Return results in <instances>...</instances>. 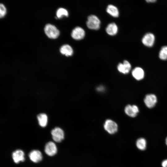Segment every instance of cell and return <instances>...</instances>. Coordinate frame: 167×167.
I'll return each instance as SVG.
<instances>
[{
	"label": "cell",
	"instance_id": "6da1fadb",
	"mask_svg": "<svg viewBox=\"0 0 167 167\" xmlns=\"http://www.w3.org/2000/svg\"><path fill=\"white\" fill-rule=\"evenodd\" d=\"M45 32L49 38L51 39H56L59 35V30L54 25L50 24H47L44 28Z\"/></svg>",
	"mask_w": 167,
	"mask_h": 167
},
{
	"label": "cell",
	"instance_id": "7a4b0ae2",
	"mask_svg": "<svg viewBox=\"0 0 167 167\" xmlns=\"http://www.w3.org/2000/svg\"><path fill=\"white\" fill-rule=\"evenodd\" d=\"M100 21L98 17L94 15H91L88 18L86 22L88 27L91 29L98 30L100 27Z\"/></svg>",
	"mask_w": 167,
	"mask_h": 167
},
{
	"label": "cell",
	"instance_id": "3957f363",
	"mask_svg": "<svg viewBox=\"0 0 167 167\" xmlns=\"http://www.w3.org/2000/svg\"><path fill=\"white\" fill-rule=\"evenodd\" d=\"M105 130L110 134H114L118 130V125L117 123L111 119L106 120L104 125Z\"/></svg>",
	"mask_w": 167,
	"mask_h": 167
},
{
	"label": "cell",
	"instance_id": "277c9868",
	"mask_svg": "<svg viewBox=\"0 0 167 167\" xmlns=\"http://www.w3.org/2000/svg\"><path fill=\"white\" fill-rule=\"evenodd\" d=\"M53 139L57 142H61L64 139V133L63 130L59 127H55L51 131Z\"/></svg>",
	"mask_w": 167,
	"mask_h": 167
},
{
	"label": "cell",
	"instance_id": "5b68a950",
	"mask_svg": "<svg viewBox=\"0 0 167 167\" xmlns=\"http://www.w3.org/2000/svg\"><path fill=\"white\" fill-rule=\"evenodd\" d=\"M157 102L156 96L153 94H147L144 99V102L146 106L149 108H153Z\"/></svg>",
	"mask_w": 167,
	"mask_h": 167
},
{
	"label": "cell",
	"instance_id": "8992f818",
	"mask_svg": "<svg viewBox=\"0 0 167 167\" xmlns=\"http://www.w3.org/2000/svg\"><path fill=\"white\" fill-rule=\"evenodd\" d=\"M124 111L128 116L132 118L135 117L139 110L138 107L135 105H128L125 107Z\"/></svg>",
	"mask_w": 167,
	"mask_h": 167
},
{
	"label": "cell",
	"instance_id": "52a82bcc",
	"mask_svg": "<svg viewBox=\"0 0 167 167\" xmlns=\"http://www.w3.org/2000/svg\"><path fill=\"white\" fill-rule=\"evenodd\" d=\"M85 35L84 30L82 28L79 27H77L74 28L71 33V37L76 40H80L83 39Z\"/></svg>",
	"mask_w": 167,
	"mask_h": 167
},
{
	"label": "cell",
	"instance_id": "ba28073f",
	"mask_svg": "<svg viewBox=\"0 0 167 167\" xmlns=\"http://www.w3.org/2000/svg\"><path fill=\"white\" fill-rule=\"evenodd\" d=\"M57 151L56 146L54 142H49L45 145V151L48 155L50 156H54L56 153Z\"/></svg>",
	"mask_w": 167,
	"mask_h": 167
},
{
	"label": "cell",
	"instance_id": "9c48e42d",
	"mask_svg": "<svg viewBox=\"0 0 167 167\" xmlns=\"http://www.w3.org/2000/svg\"><path fill=\"white\" fill-rule=\"evenodd\" d=\"M155 40L154 35L152 33H148L144 35L142 41L143 44L146 46L151 47L153 45Z\"/></svg>",
	"mask_w": 167,
	"mask_h": 167
},
{
	"label": "cell",
	"instance_id": "30bf717a",
	"mask_svg": "<svg viewBox=\"0 0 167 167\" xmlns=\"http://www.w3.org/2000/svg\"><path fill=\"white\" fill-rule=\"evenodd\" d=\"M131 65L130 62L127 60H124L123 63H119L118 66V71L123 74H127L130 71Z\"/></svg>",
	"mask_w": 167,
	"mask_h": 167
},
{
	"label": "cell",
	"instance_id": "8fae6325",
	"mask_svg": "<svg viewBox=\"0 0 167 167\" xmlns=\"http://www.w3.org/2000/svg\"><path fill=\"white\" fill-rule=\"evenodd\" d=\"M12 157L14 162L18 163L20 161H24L25 160L24 154L21 150H17L13 152Z\"/></svg>",
	"mask_w": 167,
	"mask_h": 167
},
{
	"label": "cell",
	"instance_id": "7c38bea8",
	"mask_svg": "<svg viewBox=\"0 0 167 167\" xmlns=\"http://www.w3.org/2000/svg\"><path fill=\"white\" fill-rule=\"evenodd\" d=\"M30 160L34 163H37L41 161L42 156L41 152L37 150H33L31 151L29 155Z\"/></svg>",
	"mask_w": 167,
	"mask_h": 167
},
{
	"label": "cell",
	"instance_id": "4fadbf2b",
	"mask_svg": "<svg viewBox=\"0 0 167 167\" xmlns=\"http://www.w3.org/2000/svg\"><path fill=\"white\" fill-rule=\"evenodd\" d=\"M133 77L137 80H140L144 77V72L141 67H137L133 69L132 71Z\"/></svg>",
	"mask_w": 167,
	"mask_h": 167
},
{
	"label": "cell",
	"instance_id": "5bb4252c",
	"mask_svg": "<svg viewBox=\"0 0 167 167\" xmlns=\"http://www.w3.org/2000/svg\"><path fill=\"white\" fill-rule=\"evenodd\" d=\"M106 31L109 35L113 36L118 32V28L117 25L114 23L109 24L106 28Z\"/></svg>",
	"mask_w": 167,
	"mask_h": 167
},
{
	"label": "cell",
	"instance_id": "9a60e30c",
	"mask_svg": "<svg viewBox=\"0 0 167 167\" xmlns=\"http://www.w3.org/2000/svg\"><path fill=\"white\" fill-rule=\"evenodd\" d=\"M61 53L66 56H71L73 54V50L72 47L68 45H62L60 49Z\"/></svg>",
	"mask_w": 167,
	"mask_h": 167
},
{
	"label": "cell",
	"instance_id": "2e32d148",
	"mask_svg": "<svg viewBox=\"0 0 167 167\" xmlns=\"http://www.w3.org/2000/svg\"><path fill=\"white\" fill-rule=\"evenodd\" d=\"M106 11L110 15L113 17H118L119 11L117 8L113 5H109L106 8Z\"/></svg>",
	"mask_w": 167,
	"mask_h": 167
},
{
	"label": "cell",
	"instance_id": "e0dca14e",
	"mask_svg": "<svg viewBox=\"0 0 167 167\" xmlns=\"http://www.w3.org/2000/svg\"><path fill=\"white\" fill-rule=\"evenodd\" d=\"M37 119L39 125L42 127L46 126L47 123L48 118L45 113H40L37 116Z\"/></svg>",
	"mask_w": 167,
	"mask_h": 167
},
{
	"label": "cell",
	"instance_id": "ac0fdd59",
	"mask_svg": "<svg viewBox=\"0 0 167 167\" xmlns=\"http://www.w3.org/2000/svg\"><path fill=\"white\" fill-rule=\"evenodd\" d=\"M136 145L138 149L141 151H143L146 148V140L143 138H139L136 140Z\"/></svg>",
	"mask_w": 167,
	"mask_h": 167
},
{
	"label": "cell",
	"instance_id": "d6986e66",
	"mask_svg": "<svg viewBox=\"0 0 167 167\" xmlns=\"http://www.w3.org/2000/svg\"><path fill=\"white\" fill-rule=\"evenodd\" d=\"M159 57L160 59L166 60H167V46H163L159 53Z\"/></svg>",
	"mask_w": 167,
	"mask_h": 167
},
{
	"label": "cell",
	"instance_id": "ffe728a7",
	"mask_svg": "<svg viewBox=\"0 0 167 167\" xmlns=\"http://www.w3.org/2000/svg\"><path fill=\"white\" fill-rule=\"evenodd\" d=\"M56 15L57 17L60 19L63 16L67 17L68 15V13L66 9L64 8H60L57 10Z\"/></svg>",
	"mask_w": 167,
	"mask_h": 167
},
{
	"label": "cell",
	"instance_id": "44dd1931",
	"mask_svg": "<svg viewBox=\"0 0 167 167\" xmlns=\"http://www.w3.org/2000/svg\"><path fill=\"white\" fill-rule=\"evenodd\" d=\"M6 13V9L2 4H0V17L1 18L3 17Z\"/></svg>",
	"mask_w": 167,
	"mask_h": 167
},
{
	"label": "cell",
	"instance_id": "7402d4cb",
	"mask_svg": "<svg viewBox=\"0 0 167 167\" xmlns=\"http://www.w3.org/2000/svg\"><path fill=\"white\" fill-rule=\"evenodd\" d=\"M162 167H167V159L164 160L161 162Z\"/></svg>",
	"mask_w": 167,
	"mask_h": 167
},
{
	"label": "cell",
	"instance_id": "603a6c76",
	"mask_svg": "<svg viewBox=\"0 0 167 167\" xmlns=\"http://www.w3.org/2000/svg\"><path fill=\"white\" fill-rule=\"evenodd\" d=\"M156 0H146V2H156Z\"/></svg>",
	"mask_w": 167,
	"mask_h": 167
},
{
	"label": "cell",
	"instance_id": "cb8c5ba5",
	"mask_svg": "<svg viewBox=\"0 0 167 167\" xmlns=\"http://www.w3.org/2000/svg\"><path fill=\"white\" fill-rule=\"evenodd\" d=\"M165 143L167 146V137H166L165 139Z\"/></svg>",
	"mask_w": 167,
	"mask_h": 167
}]
</instances>
